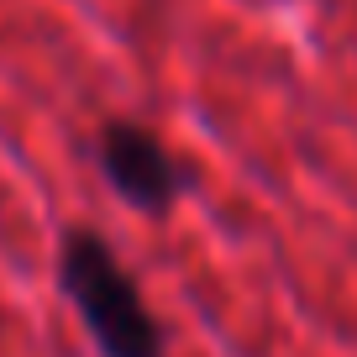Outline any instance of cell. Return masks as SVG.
<instances>
[{"instance_id": "cell-1", "label": "cell", "mask_w": 357, "mask_h": 357, "mask_svg": "<svg viewBox=\"0 0 357 357\" xmlns=\"http://www.w3.org/2000/svg\"><path fill=\"white\" fill-rule=\"evenodd\" d=\"M58 289L74 305L100 357H163V326L147 310L142 284L116 247L89 226H68L58 242Z\"/></svg>"}, {"instance_id": "cell-2", "label": "cell", "mask_w": 357, "mask_h": 357, "mask_svg": "<svg viewBox=\"0 0 357 357\" xmlns=\"http://www.w3.org/2000/svg\"><path fill=\"white\" fill-rule=\"evenodd\" d=\"M95 163H100L105 184L142 215H168L178 195L190 190V174L168 153V142L153 126L126 121V116H116L95 132Z\"/></svg>"}]
</instances>
